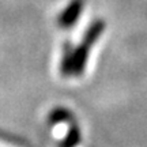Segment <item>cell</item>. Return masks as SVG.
I'll return each instance as SVG.
<instances>
[{"mask_svg":"<svg viewBox=\"0 0 147 147\" xmlns=\"http://www.w3.org/2000/svg\"><path fill=\"white\" fill-rule=\"evenodd\" d=\"M104 29H105V22L95 21L86 32L83 37V42H80V45L75 48L72 52L65 53L63 59V65H61L64 74H80L83 71L87 56H89V49L98 40V37L104 32Z\"/></svg>","mask_w":147,"mask_h":147,"instance_id":"1","label":"cell"},{"mask_svg":"<svg viewBox=\"0 0 147 147\" xmlns=\"http://www.w3.org/2000/svg\"><path fill=\"white\" fill-rule=\"evenodd\" d=\"M83 4H84V0H72L64 8L63 12L60 14V16H59V25L61 27H64V29H68V27L74 26L75 22L78 21V18L82 14Z\"/></svg>","mask_w":147,"mask_h":147,"instance_id":"2","label":"cell"}]
</instances>
